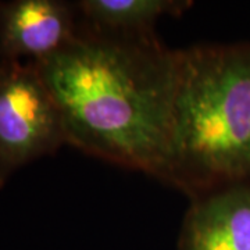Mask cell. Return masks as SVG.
Here are the masks:
<instances>
[{
    "label": "cell",
    "mask_w": 250,
    "mask_h": 250,
    "mask_svg": "<svg viewBox=\"0 0 250 250\" xmlns=\"http://www.w3.org/2000/svg\"><path fill=\"white\" fill-rule=\"evenodd\" d=\"M177 62L178 50L154 35L83 28L35 64L60 110L67 145L168 184Z\"/></svg>",
    "instance_id": "cell-1"
},
{
    "label": "cell",
    "mask_w": 250,
    "mask_h": 250,
    "mask_svg": "<svg viewBox=\"0 0 250 250\" xmlns=\"http://www.w3.org/2000/svg\"><path fill=\"white\" fill-rule=\"evenodd\" d=\"M250 182V43L178 50L171 185L193 197Z\"/></svg>",
    "instance_id": "cell-2"
},
{
    "label": "cell",
    "mask_w": 250,
    "mask_h": 250,
    "mask_svg": "<svg viewBox=\"0 0 250 250\" xmlns=\"http://www.w3.org/2000/svg\"><path fill=\"white\" fill-rule=\"evenodd\" d=\"M62 145V114L35 62L0 60V189L18 168Z\"/></svg>",
    "instance_id": "cell-3"
},
{
    "label": "cell",
    "mask_w": 250,
    "mask_h": 250,
    "mask_svg": "<svg viewBox=\"0 0 250 250\" xmlns=\"http://www.w3.org/2000/svg\"><path fill=\"white\" fill-rule=\"evenodd\" d=\"M77 6L62 0L0 3V60L42 62L80 35Z\"/></svg>",
    "instance_id": "cell-4"
},
{
    "label": "cell",
    "mask_w": 250,
    "mask_h": 250,
    "mask_svg": "<svg viewBox=\"0 0 250 250\" xmlns=\"http://www.w3.org/2000/svg\"><path fill=\"white\" fill-rule=\"evenodd\" d=\"M179 250H250V182L193 197L182 223Z\"/></svg>",
    "instance_id": "cell-5"
},
{
    "label": "cell",
    "mask_w": 250,
    "mask_h": 250,
    "mask_svg": "<svg viewBox=\"0 0 250 250\" xmlns=\"http://www.w3.org/2000/svg\"><path fill=\"white\" fill-rule=\"evenodd\" d=\"M190 6L189 0H82L77 3V10L92 32L152 36L163 16H179Z\"/></svg>",
    "instance_id": "cell-6"
}]
</instances>
